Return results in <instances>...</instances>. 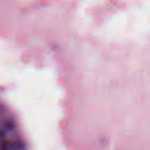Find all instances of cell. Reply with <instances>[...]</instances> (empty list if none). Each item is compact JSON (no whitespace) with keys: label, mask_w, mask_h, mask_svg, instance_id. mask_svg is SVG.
Returning a JSON list of instances; mask_svg holds the SVG:
<instances>
[{"label":"cell","mask_w":150,"mask_h":150,"mask_svg":"<svg viewBox=\"0 0 150 150\" xmlns=\"http://www.w3.org/2000/svg\"><path fill=\"white\" fill-rule=\"evenodd\" d=\"M11 147L12 149L15 150H21L23 148L22 144L19 142H15L11 145Z\"/></svg>","instance_id":"cell-1"},{"label":"cell","mask_w":150,"mask_h":150,"mask_svg":"<svg viewBox=\"0 0 150 150\" xmlns=\"http://www.w3.org/2000/svg\"><path fill=\"white\" fill-rule=\"evenodd\" d=\"M9 144L6 141H3L0 144V149L1 150H8Z\"/></svg>","instance_id":"cell-2"},{"label":"cell","mask_w":150,"mask_h":150,"mask_svg":"<svg viewBox=\"0 0 150 150\" xmlns=\"http://www.w3.org/2000/svg\"><path fill=\"white\" fill-rule=\"evenodd\" d=\"M4 132H3L2 131H1V130H0V139H1V138H2L4 137Z\"/></svg>","instance_id":"cell-3"}]
</instances>
